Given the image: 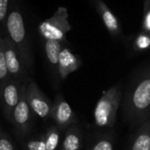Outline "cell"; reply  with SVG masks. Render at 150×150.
Returning a JSON list of instances; mask_svg holds the SVG:
<instances>
[{
	"label": "cell",
	"mask_w": 150,
	"mask_h": 150,
	"mask_svg": "<svg viewBox=\"0 0 150 150\" xmlns=\"http://www.w3.org/2000/svg\"><path fill=\"white\" fill-rule=\"evenodd\" d=\"M126 123L133 130L150 118V62L131 77L122 98Z\"/></svg>",
	"instance_id": "6da1fadb"
},
{
	"label": "cell",
	"mask_w": 150,
	"mask_h": 150,
	"mask_svg": "<svg viewBox=\"0 0 150 150\" xmlns=\"http://www.w3.org/2000/svg\"><path fill=\"white\" fill-rule=\"evenodd\" d=\"M123 98L122 87L116 84L103 92L93 112L95 125L101 129H113Z\"/></svg>",
	"instance_id": "7a4b0ae2"
},
{
	"label": "cell",
	"mask_w": 150,
	"mask_h": 150,
	"mask_svg": "<svg viewBox=\"0 0 150 150\" xmlns=\"http://www.w3.org/2000/svg\"><path fill=\"white\" fill-rule=\"evenodd\" d=\"M28 80H25L23 83L21 89V95L18 105L13 110L11 123L15 127V132L18 137L21 140L28 134L32 130L33 126V120L35 114L33 112L26 98V85Z\"/></svg>",
	"instance_id": "3957f363"
},
{
	"label": "cell",
	"mask_w": 150,
	"mask_h": 150,
	"mask_svg": "<svg viewBox=\"0 0 150 150\" xmlns=\"http://www.w3.org/2000/svg\"><path fill=\"white\" fill-rule=\"evenodd\" d=\"M69 30L70 25L68 21V12L64 7H60L51 18L44 21L40 25V31L47 40L58 41L64 40L66 33Z\"/></svg>",
	"instance_id": "277c9868"
},
{
	"label": "cell",
	"mask_w": 150,
	"mask_h": 150,
	"mask_svg": "<svg viewBox=\"0 0 150 150\" xmlns=\"http://www.w3.org/2000/svg\"><path fill=\"white\" fill-rule=\"evenodd\" d=\"M26 98L28 104L35 114L42 120L50 118L53 102L40 90L33 81H28L26 85Z\"/></svg>",
	"instance_id": "5b68a950"
},
{
	"label": "cell",
	"mask_w": 150,
	"mask_h": 150,
	"mask_svg": "<svg viewBox=\"0 0 150 150\" xmlns=\"http://www.w3.org/2000/svg\"><path fill=\"white\" fill-rule=\"evenodd\" d=\"M24 82L13 78H9L1 91L0 105L2 107L4 117L8 120L9 122H11L13 110L19 101L21 89Z\"/></svg>",
	"instance_id": "8992f818"
},
{
	"label": "cell",
	"mask_w": 150,
	"mask_h": 150,
	"mask_svg": "<svg viewBox=\"0 0 150 150\" xmlns=\"http://www.w3.org/2000/svg\"><path fill=\"white\" fill-rule=\"evenodd\" d=\"M50 118L62 131H65L73 124H77V118L74 111L61 93L56 95L52 104Z\"/></svg>",
	"instance_id": "52a82bcc"
},
{
	"label": "cell",
	"mask_w": 150,
	"mask_h": 150,
	"mask_svg": "<svg viewBox=\"0 0 150 150\" xmlns=\"http://www.w3.org/2000/svg\"><path fill=\"white\" fill-rule=\"evenodd\" d=\"M92 4L110 35L112 38L120 37L122 33L121 25L109 6L103 0H92Z\"/></svg>",
	"instance_id": "ba28073f"
},
{
	"label": "cell",
	"mask_w": 150,
	"mask_h": 150,
	"mask_svg": "<svg viewBox=\"0 0 150 150\" xmlns=\"http://www.w3.org/2000/svg\"><path fill=\"white\" fill-rule=\"evenodd\" d=\"M126 150H150V118L133 129Z\"/></svg>",
	"instance_id": "9c48e42d"
},
{
	"label": "cell",
	"mask_w": 150,
	"mask_h": 150,
	"mask_svg": "<svg viewBox=\"0 0 150 150\" xmlns=\"http://www.w3.org/2000/svg\"><path fill=\"white\" fill-rule=\"evenodd\" d=\"M80 67V58L72 53L69 48H62L58 62V74L60 78L62 80L66 79L69 75L77 70Z\"/></svg>",
	"instance_id": "30bf717a"
},
{
	"label": "cell",
	"mask_w": 150,
	"mask_h": 150,
	"mask_svg": "<svg viewBox=\"0 0 150 150\" xmlns=\"http://www.w3.org/2000/svg\"><path fill=\"white\" fill-rule=\"evenodd\" d=\"M83 143V133L77 124H73L65 129L59 150H81Z\"/></svg>",
	"instance_id": "8fae6325"
},
{
	"label": "cell",
	"mask_w": 150,
	"mask_h": 150,
	"mask_svg": "<svg viewBox=\"0 0 150 150\" xmlns=\"http://www.w3.org/2000/svg\"><path fill=\"white\" fill-rule=\"evenodd\" d=\"M4 55L10 78L20 80L23 82L27 80L24 76V68L22 62L17 55L16 51L12 47H7L4 48Z\"/></svg>",
	"instance_id": "7c38bea8"
},
{
	"label": "cell",
	"mask_w": 150,
	"mask_h": 150,
	"mask_svg": "<svg viewBox=\"0 0 150 150\" xmlns=\"http://www.w3.org/2000/svg\"><path fill=\"white\" fill-rule=\"evenodd\" d=\"M114 140L112 129H102L93 135L88 150H114Z\"/></svg>",
	"instance_id": "4fadbf2b"
},
{
	"label": "cell",
	"mask_w": 150,
	"mask_h": 150,
	"mask_svg": "<svg viewBox=\"0 0 150 150\" xmlns=\"http://www.w3.org/2000/svg\"><path fill=\"white\" fill-rule=\"evenodd\" d=\"M7 28L11 39L15 42H21L25 37V25L23 18L18 12H11L8 18Z\"/></svg>",
	"instance_id": "5bb4252c"
},
{
	"label": "cell",
	"mask_w": 150,
	"mask_h": 150,
	"mask_svg": "<svg viewBox=\"0 0 150 150\" xmlns=\"http://www.w3.org/2000/svg\"><path fill=\"white\" fill-rule=\"evenodd\" d=\"M62 130L55 125L49 127L45 132L47 150H57L62 142Z\"/></svg>",
	"instance_id": "9a60e30c"
},
{
	"label": "cell",
	"mask_w": 150,
	"mask_h": 150,
	"mask_svg": "<svg viewBox=\"0 0 150 150\" xmlns=\"http://www.w3.org/2000/svg\"><path fill=\"white\" fill-rule=\"evenodd\" d=\"M46 54L49 62L58 70L59 55L62 50L60 41L54 40H47L46 42Z\"/></svg>",
	"instance_id": "2e32d148"
},
{
	"label": "cell",
	"mask_w": 150,
	"mask_h": 150,
	"mask_svg": "<svg viewBox=\"0 0 150 150\" xmlns=\"http://www.w3.org/2000/svg\"><path fill=\"white\" fill-rule=\"evenodd\" d=\"M23 150H47L45 133L29 137L22 144Z\"/></svg>",
	"instance_id": "e0dca14e"
},
{
	"label": "cell",
	"mask_w": 150,
	"mask_h": 150,
	"mask_svg": "<svg viewBox=\"0 0 150 150\" xmlns=\"http://www.w3.org/2000/svg\"><path fill=\"white\" fill-rule=\"evenodd\" d=\"M133 48L136 52H144L150 48V33L140 32L133 41Z\"/></svg>",
	"instance_id": "ac0fdd59"
},
{
	"label": "cell",
	"mask_w": 150,
	"mask_h": 150,
	"mask_svg": "<svg viewBox=\"0 0 150 150\" xmlns=\"http://www.w3.org/2000/svg\"><path fill=\"white\" fill-rule=\"evenodd\" d=\"M10 76L6 65V60L4 55V49L0 47V93L1 91L5 84V83L9 80Z\"/></svg>",
	"instance_id": "d6986e66"
},
{
	"label": "cell",
	"mask_w": 150,
	"mask_h": 150,
	"mask_svg": "<svg viewBox=\"0 0 150 150\" xmlns=\"http://www.w3.org/2000/svg\"><path fill=\"white\" fill-rule=\"evenodd\" d=\"M0 150H17L11 136L4 131H2L0 136Z\"/></svg>",
	"instance_id": "ffe728a7"
},
{
	"label": "cell",
	"mask_w": 150,
	"mask_h": 150,
	"mask_svg": "<svg viewBox=\"0 0 150 150\" xmlns=\"http://www.w3.org/2000/svg\"><path fill=\"white\" fill-rule=\"evenodd\" d=\"M142 27L143 31L150 33V0H144Z\"/></svg>",
	"instance_id": "44dd1931"
},
{
	"label": "cell",
	"mask_w": 150,
	"mask_h": 150,
	"mask_svg": "<svg viewBox=\"0 0 150 150\" xmlns=\"http://www.w3.org/2000/svg\"><path fill=\"white\" fill-rule=\"evenodd\" d=\"M8 0H0V20L3 19L6 14Z\"/></svg>",
	"instance_id": "7402d4cb"
},
{
	"label": "cell",
	"mask_w": 150,
	"mask_h": 150,
	"mask_svg": "<svg viewBox=\"0 0 150 150\" xmlns=\"http://www.w3.org/2000/svg\"><path fill=\"white\" fill-rule=\"evenodd\" d=\"M1 133H2V130H1V128H0V136H1Z\"/></svg>",
	"instance_id": "603a6c76"
}]
</instances>
